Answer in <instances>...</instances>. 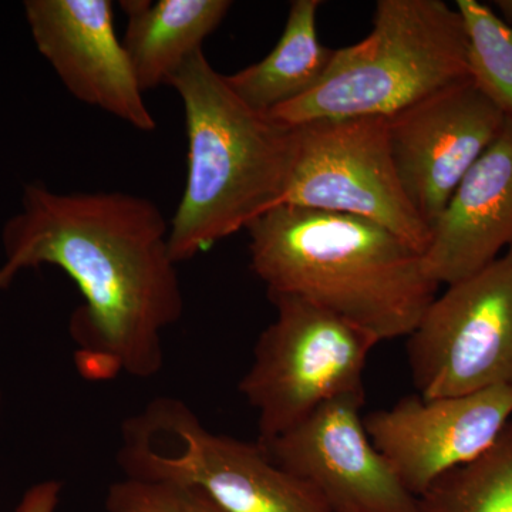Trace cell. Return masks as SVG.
<instances>
[{"label":"cell","mask_w":512,"mask_h":512,"mask_svg":"<svg viewBox=\"0 0 512 512\" xmlns=\"http://www.w3.org/2000/svg\"><path fill=\"white\" fill-rule=\"evenodd\" d=\"M168 234L170 222L147 198L29 185L22 211L3 228L0 289L22 269H62L84 301L70 322L79 372L146 379L160 373L164 330L184 312Z\"/></svg>","instance_id":"6da1fadb"},{"label":"cell","mask_w":512,"mask_h":512,"mask_svg":"<svg viewBox=\"0 0 512 512\" xmlns=\"http://www.w3.org/2000/svg\"><path fill=\"white\" fill-rule=\"evenodd\" d=\"M245 231L268 296L305 299L379 343L407 338L437 298L423 255L375 222L279 205Z\"/></svg>","instance_id":"7a4b0ae2"},{"label":"cell","mask_w":512,"mask_h":512,"mask_svg":"<svg viewBox=\"0 0 512 512\" xmlns=\"http://www.w3.org/2000/svg\"><path fill=\"white\" fill-rule=\"evenodd\" d=\"M168 86L183 101L188 140L187 181L168 234L180 264L282 205L295 127L242 103L202 50Z\"/></svg>","instance_id":"3957f363"},{"label":"cell","mask_w":512,"mask_h":512,"mask_svg":"<svg viewBox=\"0 0 512 512\" xmlns=\"http://www.w3.org/2000/svg\"><path fill=\"white\" fill-rule=\"evenodd\" d=\"M467 79L466 29L456 6L443 0H379L369 35L335 50L318 86L269 116L286 126L390 119Z\"/></svg>","instance_id":"277c9868"},{"label":"cell","mask_w":512,"mask_h":512,"mask_svg":"<svg viewBox=\"0 0 512 512\" xmlns=\"http://www.w3.org/2000/svg\"><path fill=\"white\" fill-rule=\"evenodd\" d=\"M119 464L126 477L197 485L231 512H333L258 440L211 433L187 404L170 397L126 421Z\"/></svg>","instance_id":"5b68a950"},{"label":"cell","mask_w":512,"mask_h":512,"mask_svg":"<svg viewBox=\"0 0 512 512\" xmlns=\"http://www.w3.org/2000/svg\"><path fill=\"white\" fill-rule=\"evenodd\" d=\"M276 318L256 342L239 392L258 414V441L282 436L333 400L365 396L363 375L379 342L296 298L269 296Z\"/></svg>","instance_id":"8992f818"},{"label":"cell","mask_w":512,"mask_h":512,"mask_svg":"<svg viewBox=\"0 0 512 512\" xmlns=\"http://www.w3.org/2000/svg\"><path fill=\"white\" fill-rule=\"evenodd\" d=\"M292 127L295 153L282 205L375 222L426 252L431 231L400 183L387 119H325Z\"/></svg>","instance_id":"52a82bcc"},{"label":"cell","mask_w":512,"mask_h":512,"mask_svg":"<svg viewBox=\"0 0 512 512\" xmlns=\"http://www.w3.org/2000/svg\"><path fill=\"white\" fill-rule=\"evenodd\" d=\"M407 359L423 399L512 386V247L431 302Z\"/></svg>","instance_id":"ba28073f"},{"label":"cell","mask_w":512,"mask_h":512,"mask_svg":"<svg viewBox=\"0 0 512 512\" xmlns=\"http://www.w3.org/2000/svg\"><path fill=\"white\" fill-rule=\"evenodd\" d=\"M505 120L470 79L387 119L400 183L430 231L458 184L500 136Z\"/></svg>","instance_id":"9c48e42d"},{"label":"cell","mask_w":512,"mask_h":512,"mask_svg":"<svg viewBox=\"0 0 512 512\" xmlns=\"http://www.w3.org/2000/svg\"><path fill=\"white\" fill-rule=\"evenodd\" d=\"M365 396L333 400L264 446L312 485L333 512H420L419 498L377 451L360 416Z\"/></svg>","instance_id":"30bf717a"},{"label":"cell","mask_w":512,"mask_h":512,"mask_svg":"<svg viewBox=\"0 0 512 512\" xmlns=\"http://www.w3.org/2000/svg\"><path fill=\"white\" fill-rule=\"evenodd\" d=\"M512 420V386L463 396H407L363 417L373 446L417 498L493 446Z\"/></svg>","instance_id":"8fae6325"},{"label":"cell","mask_w":512,"mask_h":512,"mask_svg":"<svg viewBox=\"0 0 512 512\" xmlns=\"http://www.w3.org/2000/svg\"><path fill=\"white\" fill-rule=\"evenodd\" d=\"M37 50L77 100L143 133L156 130L144 92L117 36L109 0H28Z\"/></svg>","instance_id":"7c38bea8"},{"label":"cell","mask_w":512,"mask_h":512,"mask_svg":"<svg viewBox=\"0 0 512 512\" xmlns=\"http://www.w3.org/2000/svg\"><path fill=\"white\" fill-rule=\"evenodd\" d=\"M512 247V119L470 168L431 228L424 268L439 285L476 274Z\"/></svg>","instance_id":"4fadbf2b"},{"label":"cell","mask_w":512,"mask_h":512,"mask_svg":"<svg viewBox=\"0 0 512 512\" xmlns=\"http://www.w3.org/2000/svg\"><path fill=\"white\" fill-rule=\"evenodd\" d=\"M229 0H126L124 47L144 93L168 86L228 15Z\"/></svg>","instance_id":"5bb4252c"},{"label":"cell","mask_w":512,"mask_h":512,"mask_svg":"<svg viewBox=\"0 0 512 512\" xmlns=\"http://www.w3.org/2000/svg\"><path fill=\"white\" fill-rule=\"evenodd\" d=\"M320 5L319 0L292 2L284 32L271 53L237 73L225 74L229 89L242 103L269 114L318 86L335 53L319 39Z\"/></svg>","instance_id":"9a60e30c"},{"label":"cell","mask_w":512,"mask_h":512,"mask_svg":"<svg viewBox=\"0 0 512 512\" xmlns=\"http://www.w3.org/2000/svg\"><path fill=\"white\" fill-rule=\"evenodd\" d=\"M419 511L512 512V420L481 456L421 494Z\"/></svg>","instance_id":"2e32d148"},{"label":"cell","mask_w":512,"mask_h":512,"mask_svg":"<svg viewBox=\"0 0 512 512\" xmlns=\"http://www.w3.org/2000/svg\"><path fill=\"white\" fill-rule=\"evenodd\" d=\"M456 8L466 29L471 82L512 119V26L477 0H457Z\"/></svg>","instance_id":"e0dca14e"},{"label":"cell","mask_w":512,"mask_h":512,"mask_svg":"<svg viewBox=\"0 0 512 512\" xmlns=\"http://www.w3.org/2000/svg\"><path fill=\"white\" fill-rule=\"evenodd\" d=\"M106 508L109 512H231L197 485L130 477L110 485Z\"/></svg>","instance_id":"ac0fdd59"},{"label":"cell","mask_w":512,"mask_h":512,"mask_svg":"<svg viewBox=\"0 0 512 512\" xmlns=\"http://www.w3.org/2000/svg\"><path fill=\"white\" fill-rule=\"evenodd\" d=\"M62 493V483L55 480L32 485L16 507L15 512H56Z\"/></svg>","instance_id":"d6986e66"},{"label":"cell","mask_w":512,"mask_h":512,"mask_svg":"<svg viewBox=\"0 0 512 512\" xmlns=\"http://www.w3.org/2000/svg\"><path fill=\"white\" fill-rule=\"evenodd\" d=\"M494 5L497 6L501 15L504 16L505 22L512 26V0H497V2H494Z\"/></svg>","instance_id":"ffe728a7"}]
</instances>
